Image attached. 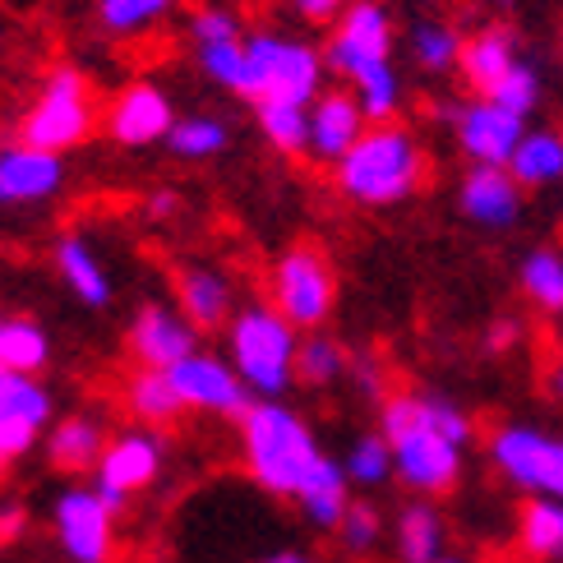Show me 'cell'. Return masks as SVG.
I'll return each mask as SVG.
<instances>
[{"mask_svg":"<svg viewBox=\"0 0 563 563\" xmlns=\"http://www.w3.org/2000/svg\"><path fill=\"white\" fill-rule=\"evenodd\" d=\"M379 434L393 449V476L411 495H449L462 476L466 449L434 420L426 393H388L379 402Z\"/></svg>","mask_w":563,"mask_h":563,"instance_id":"cell-1","label":"cell"},{"mask_svg":"<svg viewBox=\"0 0 563 563\" xmlns=\"http://www.w3.org/2000/svg\"><path fill=\"white\" fill-rule=\"evenodd\" d=\"M241 457L250 481L273 499H296L300 485L310 481L323 449L314 430L291 411L282 397H254L241 416Z\"/></svg>","mask_w":563,"mask_h":563,"instance_id":"cell-2","label":"cell"},{"mask_svg":"<svg viewBox=\"0 0 563 563\" xmlns=\"http://www.w3.org/2000/svg\"><path fill=\"white\" fill-rule=\"evenodd\" d=\"M426 148L407 125H365V134L333 162L338 195L361 208H393L426 185Z\"/></svg>","mask_w":563,"mask_h":563,"instance_id":"cell-3","label":"cell"},{"mask_svg":"<svg viewBox=\"0 0 563 563\" xmlns=\"http://www.w3.org/2000/svg\"><path fill=\"white\" fill-rule=\"evenodd\" d=\"M300 328H291L273 305L250 300L227 319V361L241 374L250 397H282L296 384Z\"/></svg>","mask_w":563,"mask_h":563,"instance_id":"cell-4","label":"cell"},{"mask_svg":"<svg viewBox=\"0 0 563 563\" xmlns=\"http://www.w3.org/2000/svg\"><path fill=\"white\" fill-rule=\"evenodd\" d=\"M92 130H98V98H92V84L79 65H56L42 79L29 111L19 115V144L60 157L88 144Z\"/></svg>","mask_w":563,"mask_h":563,"instance_id":"cell-5","label":"cell"},{"mask_svg":"<svg viewBox=\"0 0 563 563\" xmlns=\"http://www.w3.org/2000/svg\"><path fill=\"white\" fill-rule=\"evenodd\" d=\"M328 60L319 46L282 33H250L245 37V102H300L310 107L323 92Z\"/></svg>","mask_w":563,"mask_h":563,"instance_id":"cell-6","label":"cell"},{"mask_svg":"<svg viewBox=\"0 0 563 563\" xmlns=\"http://www.w3.org/2000/svg\"><path fill=\"white\" fill-rule=\"evenodd\" d=\"M268 291H273L268 305L291 328H300V333H319V328L333 319L338 277H333V264H328V254L319 245H291L273 260Z\"/></svg>","mask_w":563,"mask_h":563,"instance_id":"cell-7","label":"cell"},{"mask_svg":"<svg viewBox=\"0 0 563 563\" xmlns=\"http://www.w3.org/2000/svg\"><path fill=\"white\" fill-rule=\"evenodd\" d=\"M485 453L495 462V472L512 489H522L527 499H563V439L559 434L508 420V426L489 430Z\"/></svg>","mask_w":563,"mask_h":563,"instance_id":"cell-8","label":"cell"},{"mask_svg":"<svg viewBox=\"0 0 563 563\" xmlns=\"http://www.w3.org/2000/svg\"><path fill=\"white\" fill-rule=\"evenodd\" d=\"M323 60L346 84L361 79L365 69L393 65V14L384 0H351L342 19L333 23V33H328Z\"/></svg>","mask_w":563,"mask_h":563,"instance_id":"cell-9","label":"cell"},{"mask_svg":"<svg viewBox=\"0 0 563 563\" xmlns=\"http://www.w3.org/2000/svg\"><path fill=\"white\" fill-rule=\"evenodd\" d=\"M162 462H167V439H162L157 430H125L107 439V449L98 457V495L111 512H121L130 504V495H139V489H148L157 476H162Z\"/></svg>","mask_w":563,"mask_h":563,"instance_id":"cell-10","label":"cell"},{"mask_svg":"<svg viewBox=\"0 0 563 563\" xmlns=\"http://www.w3.org/2000/svg\"><path fill=\"white\" fill-rule=\"evenodd\" d=\"M439 115L453 125L457 148L472 157V167H508L512 153H518V144H522V134L531 130L522 115H512L508 107L489 102V98L449 102Z\"/></svg>","mask_w":563,"mask_h":563,"instance_id":"cell-11","label":"cell"},{"mask_svg":"<svg viewBox=\"0 0 563 563\" xmlns=\"http://www.w3.org/2000/svg\"><path fill=\"white\" fill-rule=\"evenodd\" d=\"M56 541L69 563H111L115 559V512L102 504L98 489L69 485L52 508Z\"/></svg>","mask_w":563,"mask_h":563,"instance_id":"cell-12","label":"cell"},{"mask_svg":"<svg viewBox=\"0 0 563 563\" xmlns=\"http://www.w3.org/2000/svg\"><path fill=\"white\" fill-rule=\"evenodd\" d=\"M167 379H172L185 411H208V416L241 420L250 411V402H254L250 388L241 384V374L231 369V361L208 356V351H195V356H185L180 365H172Z\"/></svg>","mask_w":563,"mask_h":563,"instance_id":"cell-13","label":"cell"},{"mask_svg":"<svg viewBox=\"0 0 563 563\" xmlns=\"http://www.w3.org/2000/svg\"><path fill=\"white\" fill-rule=\"evenodd\" d=\"M107 134L111 144L121 148H153V144H167V134L176 125V107L167 98V88H157L148 79H134L111 98L107 107Z\"/></svg>","mask_w":563,"mask_h":563,"instance_id":"cell-14","label":"cell"},{"mask_svg":"<svg viewBox=\"0 0 563 563\" xmlns=\"http://www.w3.org/2000/svg\"><path fill=\"white\" fill-rule=\"evenodd\" d=\"M52 420V393L37 374H0V457L14 462L42 439Z\"/></svg>","mask_w":563,"mask_h":563,"instance_id":"cell-15","label":"cell"},{"mask_svg":"<svg viewBox=\"0 0 563 563\" xmlns=\"http://www.w3.org/2000/svg\"><path fill=\"white\" fill-rule=\"evenodd\" d=\"M130 351L144 369H172L199 351V328L172 305L148 300L130 323Z\"/></svg>","mask_w":563,"mask_h":563,"instance_id":"cell-16","label":"cell"},{"mask_svg":"<svg viewBox=\"0 0 563 563\" xmlns=\"http://www.w3.org/2000/svg\"><path fill=\"white\" fill-rule=\"evenodd\" d=\"M522 203H527V190L512 180L508 167H472L457 185L462 218L485 231H508L522 218Z\"/></svg>","mask_w":563,"mask_h":563,"instance_id":"cell-17","label":"cell"},{"mask_svg":"<svg viewBox=\"0 0 563 563\" xmlns=\"http://www.w3.org/2000/svg\"><path fill=\"white\" fill-rule=\"evenodd\" d=\"M65 185V162L60 153H42L29 144H0V203L5 208H29L52 199Z\"/></svg>","mask_w":563,"mask_h":563,"instance_id":"cell-18","label":"cell"},{"mask_svg":"<svg viewBox=\"0 0 563 563\" xmlns=\"http://www.w3.org/2000/svg\"><path fill=\"white\" fill-rule=\"evenodd\" d=\"M365 111L351 88H323L310 102V157L319 162H342L346 148L365 134Z\"/></svg>","mask_w":563,"mask_h":563,"instance_id":"cell-19","label":"cell"},{"mask_svg":"<svg viewBox=\"0 0 563 563\" xmlns=\"http://www.w3.org/2000/svg\"><path fill=\"white\" fill-rule=\"evenodd\" d=\"M176 300H180V314L190 319L199 333H208V328H227V319L236 314L231 277L222 268H213V264L176 268Z\"/></svg>","mask_w":563,"mask_h":563,"instance_id":"cell-20","label":"cell"},{"mask_svg":"<svg viewBox=\"0 0 563 563\" xmlns=\"http://www.w3.org/2000/svg\"><path fill=\"white\" fill-rule=\"evenodd\" d=\"M518 37L504 23H489V29H476L472 37H462V56H457V69L466 88L476 92V98H489V92L499 88V79L508 75L512 65H518Z\"/></svg>","mask_w":563,"mask_h":563,"instance_id":"cell-21","label":"cell"},{"mask_svg":"<svg viewBox=\"0 0 563 563\" xmlns=\"http://www.w3.org/2000/svg\"><path fill=\"white\" fill-rule=\"evenodd\" d=\"M346 472H342V462L338 457H319V466L310 472V481L300 485V495L291 499L296 508H300V518L310 522V527H319V531H338L342 527V512H346V504H351V495H346Z\"/></svg>","mask_w":563,"mask_h":563,"instance_id":"cell-22","label":"cell"},{"mask_svg":"<svg viewBox=\"0 0 563 563\" xmlns=\"http://www.w3.org/2000/svg\"><path fill=\"white\" fill-rule=\"evenodd\" d=\"M56 273L65 277V287L75 291L88 310H107V305H111L107 264L92 254V245L84 236H60L56 241Z\"/></svg>","mask_w":563,"mask_h":563,"instance_id":"cell-23","label":"cell"},{"mask_svg":"<svg viewBox=\"0 0 563 563\" xmlns=\"http://www.w3.org/2000/svg\"><path fill=\"white\" fill-rule=\"evenodd\" d=\"M102 449H107V434L92 416H65L52 426V434H46V457H52V466H60V472H92Z\"/></svg>","mask_w":563,"mask_h":563,"instance_id":"cell-24","label":"cell"},{"mask_svg":"<svg viewBox=\"0 0 563 563\" xmlns=\"http://www.w3.org/2000/svg\"><path fill=\"white\" fill-rule=\"evenodd\" d=\"M512 180L522 190H550V185L563 180V134L559 130H527L518 153L508 162Z\"/></svg>","mask_w":563,"mask_h":563,"instance_id":"cell-25","label":"cell"},{"mask_svg":"<svg viewBox=\"0 0 563 563\" xmlns=\"http://www.w3.org/2000/svg\"><path fill=\"white\" fill-rule=\"evenodd\" d=\"M393 545L402 563H434L443 554V518L430 499H411L402 512H397V531Z\"/></svg>","mask_w":563,"mask_h":563,"instance_id":"cell-26","label":"cell"},{"mask_svg":"<svg viewBox=\"0 0 563 563\" xmlns=\"http://www.w3.org/2000/svg\"><path fill=\"white\" fill-rule=\"evenodd\" d=\"M518 545L536 563L563 559V499H527L518 508Z\"/></svg>","mask_w":563,"mask_h":563,"instance_id":"cell-27","label":"cell"},{"mask_svg":"<svg viewBox=\"0 0 563 563\" xmlns=\"http://www.w3.org/2000/svg\"><path fill=\"white\" fill-rule=\"evenodd\" d=\"M518 287L545 319H563V250L550 245L527 250L518 268Z\"/></svg>","mask_w":563,"mask_h":563,"instance_id":"cell-28","label":"cell"},{"mask_svg":"<svg viewBox=\"0 0 563 563\" xmlns=\"http://www.w3.org/2000/svg\"><path fill=\"white\" fill-rule=\"evenodd\" d=\"M125 407L134 420H144V426H172V420L185 411L172 379H167V369H144V365L125 379Z\"/></svg>","mask_w":563,"mask_h":563,"instance_id":"cell-29","label":"cell"},{"mask_svg":"<svg viewBox=\"0 0 563 563\" xmlns=\"http://www.w3.org/2000/svg\"><path fill=\"white\" fill-rule=\"evenodd\" d=\"M254 121H260V134L273 144V153H282V157L310 153V107H300V102H254Z\"/></svg>","mask_w":563,"mask_h":563,"instance_id":"cell-30","label":"cell"},{"mask_svg":"<svg viewBox=\"0 0 563 563\" xmlns=\"http://www.w3.org/2000/svg\"><path fill=\"white\" fill-rule=\"evenodd\" d=\"M52 361V342L33 319L0 314V374H37Z\"/></svg>","mask_w":563,"mask_h":563,"instance_id":"cell-31","label":"cell"},{"mask_svg":"<svg viewBox=\"0 0 563 563\" xmlns=\"http://www.w3.org/2000/svg\"><path fill=\"white\" fill-rule=\"evenodd\" d=\"M346 369H351V356L342 351L338 338L323 333V328H319V333H305V338H300V351H296V384L333 388Z\"/></svg>","mask_w":563,"mask_h":563,"instance_id":"cell-32","label":"cell"},{"mask_svg":"<svg viewBox=\"0 0 563 563\" xmlns=\"http://www.w3.org/2000/svg\"><path fill=\"white\" fill-rule=\"evenodd\" d=\"M227 144H231L227 121L222 115H203V111L199 115H176V125L167 134V148L185 162H208V157L227 153Z\"/></svg>","mask_w":563,"mask_h":563,"instance_id":"cell-33","label":"cell"},{"mask_svg":"<svg viewBox=\"0 0 563 563\" xmlns=\"http://www.w3.org/2000/svg\"><path fill=\"white\" fill-rule=\"evenodd\" d=\"M172 10H176V0H98V5H92L98 29L107 37H139V33L157 29Z\"/></svg>","mask_w":563,"mask_h":563,"instance_id":"cell-34","label":"cell"},{"mask_svg":"<svg viewBox=\"0 0 563 563\" xmlns=\"http://www.w3.org/2000/svg\"><path fill=\"white\" fill-rule=\"evenodd\" d=\"M411 56L426 75H449L462 56V33L449 19H420L411 29Z\"/></svg>","mask_w":563,"mask_h":563,"instance_id":"cell-35","label":"cell"},{"mask_svg":"<svg viewBox=\"0 0 563 563\" xmlns=\"http://www.w3.org/2000/svg\"><path fill=\"white\" fill-rule=\"evenodd\" d=\"M342 462V472L351 485H361V489H374V485H384L393 476V449H388V439L379 430H369V434H356L351 439V449Z\"/></svg>","mask_w":563,"mask_h":563,"instance_id":"cell-36","label":"cell"},{"mask_svg":"<svg viewBox=\"0 0 563 563\" xmlns=\"http://www.w3.org/2000/svg\"><path fill=\"white\" fill-rule=\"evenodd\" d=\"M351 92H356V102H361L369 125H388L397 115V107H402V79H397L393 65L365 69L361 79H351Z\"/></svg>","mask_w":563,"mask_h":563,"instance_id":"cell-37","label":"cell"},{"mask_svg":"<svg viewBox=\"0 0 563 563\" xmlns=\"http://www.w3.org/2000/svg\"><path fill=\"white\" fill-rule=\"evenodd\" d=\"M195 60L218 88H227V92H236L241 98V88H245V37L203 42V46H195Z\"/></svg>","mask_w":563,"mask_h":563,"instance_id":"cell-38","label":"cell"},{"mask_svg":"<svg viewBox=\"0 0 563 563\" xmlns=\"http://www.w3.org/2000/svg\"><path fill=\"white\" fill-rule=\"evenodd\" d=\"M541 98H545V79H541V69H536L531 60H518L499 79V88L489 92V102L508 107L512 115H522V121H531V111L541 107Z\"/></svg>","mask_w":563,"mask_h":563,"instance_id":"cell-39","label":"cell"},{"mask_svg":"<svg viewBox=\"0 0 563 563\" xmlns=\"http://www.w3.org/2000/svg\"><path fill=\"white\" fill-rule=\"evenodd\" d=\"M338 541H342V550H346V554L365 559L374 545L384 541V518H379V508L365 504V499H351V504H346V512H342Z\"/></svg>","mask_w":563,"mask_h":563,"instance_id":"cell-40","label":"cell"},{"mask_svg":"<svg viewBox=\"0 0 563 563\" xmlns=\"http://www.w3.org/2000/svg\"><path fill=\"white\" fill-rule=\"evenodd\" d=\"M185 33H190L195 46L203 42H231V37H245L241 33V19L231 14L227 5H199L190 10V23H185Z\"/></svg>","mask_w":563,"mask_h":563,"instance_id":"cell-41","label":"cell"},{"mask_svg":"<svg viewBox=\"0 0 563 563\" xmlns=\"http://www.w3.org/2000/svg\"><path fill=\"white\" fill-rule=\"evenodd\" d=\"M346 5H351V0H291L296 19H300V23H310V29H333Z\"/></svg>","mask_w":563,"mask_h":563,"instance_id":"cell-42","label":"cell"},{"mask_svg":"<svg viewBox=\"0 0 563 563\" xmlns=\"http://www.w3.org/2000/svg\"><path fill=\"white\" fill-rule=\"evenodd\" d=\"M518 342H522V319H512V314L495 319L485 328V338H481V346L489 351V356H504V351H512Z\"/></svg>","mask_w":563,"mask_h":563,"instance_id":"cell-43","label":"cell"},{"mask_svg":"<svg viewBox=\"0 0 563 563\" xmlns=\"http://www.w3.org/2000/svg\"><path fill=\"white\" fill-rule=\"evenodd\" d=\"M346 374H356L361 393H369V397H379V402H384V369H379V361L361 356V361H351V369H346Z\"/></svg>","mask_w":563,"mask_h":563,"instance_id":"cell-44","label":"cell"},{"mask_svg":"<svg viewBox=\"0 0 563 563\" xmlns=\"http://www.w3.org/2000/svg\"><path fill=\"white\" fill-rule=\"evenodd\" d=\"M23 527H29V512H23L19 504H5V508H0V545L19 541Z\"/></svg>","mask_w":563,"mask_h":563,"instance_id":"cell-45","label":"cell"},{"mask_svg":"<svg viewBox=\"0 0 563 563\" xmlns=\"http://www.w3.org/2000/svg\"><path fill=\"white\" fill-rule=\"evenodd\" d=\"M176 208H180V195L176 190H157L148 199V218H176Z\"/></svg>","mask_w":563,"mask_h":563,"instance_id":"cell-46","label":"cell"},{"mask_svg":"<svg viewBox=\"0 0 563 563\" xmlns=\"http://www.w3.org/2000/svg\"><path fill=\"white\" fill-rule=\"evenodd\" d=\"M545 388H550V397H559V402H563V356L550 365V374H545Z\"/></svg>","mask_w":563,"mask_h":563,"instance_id":"cell-47","label":"cell"},{"mask_svg":"<svg viewBox=\"0 0 563 563\" xmlns=\"http://www.w3.org/2000/svg\"><path fill=\"white\" fill-rule=\"evenodd\" d=\"M254 563H314L310 554H296V550H282V554H268V559H254Z\"/></svg>","mask_w":563,"mask_h":563,"instance_id":"cell-48","label":"cell"},{"mask_svg":"<svg viewBox=\"0 0 563 563\" xmlns=\"http://www.w3.org/2000/svg\"><path fill=\"white\" fill-rule=\"evenodd\" d=\"M434 563H472V559H462V554H439Z\"/></svg>","mask_w":563,"mask_h":563,"instance_id":"cell-49","label":"cell"},{"mask_svg":"<svg viewBox=\"0 0 563 563\" xmlns=\"http://www.w3.org/2000/svg\"><path fill=\"white\" fill-rule=\"evenodd\" d=\"M504 5H512V0H504Z\"/></svg>","mask_w":563,"mask_h":563,"instance_id":"cell-50","label":"cell"},{"mask_svg":"<svg viewBox=\"0 0 563 563\" xmlns=\"http://www.w3.org/2000/svg\"><path fill=\"white\" fill-rule=\"evenodd\" d=\"M0 466H5V457H0Z\"/></svg>","mask_w":563,"mask_h":563,"instance_id":"cell-51","label":"cell"},{"mask_svg":"<svg viewBox=\"0 0 563 563\" xmlns=\"http://www.w3.org/2000/svg\"><path fill=\"white\" fill-rule=\"evenodd\" d=\"M559 46H563V42H559Z\"/></svg>","mask_w":563,"mask_h":563,"instance_id":"cell-52","label":"cell"}]
</instances>
